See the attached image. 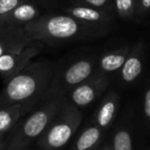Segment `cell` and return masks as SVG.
I'll return each instance as SVG.
<instances>
[{
  "instance_id": "obj_22",
  "label": "cell",
  "mask_w": 150,
  "mask_h": 150,
  "mask_svg": "<svg viewBox=\"0 0 150 150\" xmlns=\"http://www.w3.org/2000/svg\"><path fill=\"white\" fill-rule=\"evenodd\" d=\"M4 143H5V139L2 137H0V150H4Z\"/></svg>"
},
{
  "instance_id": "obj_17",
  "label": "cell",
  "mask_w": 150,
  "mask_h": 150,
  "mask_svg": "<svg viewBox=\"0 0 150 150\" xmlns=\"http://www.w3.org/2000/svg\"><path fill=\"white\" fill-rule=\"evenodd\" d=\"M138 0H113L114 9L122 20H132L137 15Z\"/></svg>"
},
{
  "instance_id": "obj_4",
  "label": "cell",
  "mask_w": 150,
  "mask_h": 150,
  "mask_svg": "<svg viewBox=\"0 0 150 150\" xmlns=\"http://www.w3.org/2000/svg\"><path fill=\"white\" fill-rule=\"evenodd\" d=\"M82 121V112L65 97L37 144L44 150H59L74 136Z\"/></svg>"
},
{
  "instance_id": "obj_8",
  "label": "cell",
  "mask_w": 150,
  "mask_h": 150,
  "mask_svg": "<svg viewBox=\"0 0 150 150\" xmlns=\"http://www.w3.org/2000/svg\"><path fill=\"white\" fill-rule=\"evenodd\" d=\"M34 42L27 35L24 27L0 26V57L9 52H21Z\"/></svg>"
},
{
  "instance_id": "obj_14",
  "label": "cell",
  "mask_w": 150,
  "mask_h": 150,
  "mask_svg": "<svg viewBox=\"0 0 150 150\" xmlns=\"http://www.w3.org/2000/svg\"><path fill=\"white\" fill-rule=\"evenodd\" d=\"M27 113V108L19 103L0 106V137L4 138Z\"/></svg>"
},
{
  "instance_id": "obj_9",
  "label": "cell",
  "mask_w": 150,
  "mask_h": 150,
  "mask_svg": "<svg viewBox=\"0 0 150 150\" xmlns=\"http://www.w3.org/2000/svg\"><path fill=\"white\" fill-rule=\"evenodd\" d=\"M63 13L83 23L106 28L110 27L114 21L112 13L84 4H77L66 7L63 9Z\"/></svg>"
},
{
  "instance_id": "obj_5",
  "label": "cell",
  "mask_w": 150,
  "mask_h": 150,
  "mask_svg": "<svg viewBox=\"0 0 150 150\" xmlns=\"http://www.w3.org/2000/svg\"><path fill=\"white\" fill-rule=\"evenodd\" d=\"M97 61L98 59L96 57H84L71 63L60 74L56 71L52 88L66 97L73 88L83 82L96 72Z\"/></svg>"
},
{
  "instance_id": "obj_16",
  "label": "cell",
  "mask_w": 150,
  "mask_h": 150,
  "mask_svg": "<svg viewBox=\"0 0 150 150\" xmlns=\"http://www.w3.org/2000/svg\"><path fill=\"white\" fill-rule=\"evenodd\" d=\"M112 150H134L132 132L125 125H121L115 131L112 140Z\"/></svg>"
},
{
  "instance_id": "obj_21",
  "label": "cell",
  "mask_w": 150,
  "mask_h": 150,
  "mask_svg": "<svg viewBox=\"0 0 150 150\" xmlns=\"http://www.w3.org/2000/svg\"><path fill=\"white\" fill-rule=\"evenodd\" d=\"M150 13V0H138L137 1V16L147 15Z\"/></svg>"
},
{
  "instance_id": "obj_11",
  "label": "cell",
  "mask_w": 150,
  "mask_h": 150,
  "mask_svg": "<svg viewBox=\"0 0 150 150\" xmlns=\"http://www.w3.org/2000/svg\"><path fill=\"white\" fill-rule=\"evenodd\" d=\"M40 16L39 8L28 1L20 4L9 13L0 17V26L5 27H24Z\"/></svg>"
},
{
  "instance_id": "obj_13",
  "label": "cell",
  "mask_w": 150,
  "mask_h": 150,
  "mask_svg": "<svg viewBox=\"0 0 150 150\" xmlns=\"http://www.w3.org/2000/svg\"><path fill=\"white\" fill-rule=\"evenodd\" d=\"M129 50L131 47L129 45H123L105 52L97 61V71L107 75L119 71L127 60Z\"/></svg>"
},
{
  "instance_id": "obj_10",
  "label": "cell",
  "mask_w": 150,
  "mask_h": 150,
  "mask_svg": "<svg viewBox=\"0 0 150 150\" xmlns=\"http://www.w3.org/2000/svg\"><path fill=\"white\" fill-rule=\"evenodd\" d=\"M144 67V46L142 42L131 48L125 62L119 70V76L123 83L132 84L141 76Z\"/></svg>"
},
{
  "instance_id": "obj_20",
  "label": "cell",
  "mask_w": 150,
  "mask_h": 150,
  "mask_svg": "<svg viewBox=\"0 0 150 150\" xmlns=\"http://www.w3.org/2000/svg\"><path fill=\"white\" fill-rule=\"evenodd\" d=\"M26 1L27 0H0V17L9 13Z\"/></svg>"
},
{
  "instance_id": "obj_24",
  "label": "cell",
  "mask_w": 150,
  "mask_h": 150,
  "mask_svg": "<svg viewBox=\"0 0 150 150\" xmlns=\"http://www.w3.org/2000/svg\"><path fill=\"white\" fill-rule=\"evenodd\" d=\"M97 150H101V148H99V149H97Z\"/></svg>"
},
{
  "instance_id": "obj_1",
  "label": "cell",
  "mask_w": 150,
  "mask_h": 150,
  "mask_svg": "<svg viewBox=\"0 0 150 150\" xmlns=\"http://www.w3.org/2000/svg\"><path fill=\"white\" fill-rule=\"evenodd\" d=\"M54 74L56 68L48 60L32 62L6 83L0 93V106L19 103L32 111L50 95Z\"/></svg>"
},
{
  "instance_id": "obj_15",
  "label": "cell",
  "mask_w": 150,
  "mask_h": 150,
  "mask_svg": "<svg viewBox=\"0 0 150 150\" xmlns=\"http://www.w3.org/2000/svg\"><path fill=\"white\" fill-rule=\"evenodd\" d=\"M104 131L95 123L86 127L73 144L72 150H97L102 141Z\"/></svg>"
},
{
  "instance_id": "obj_18",
  "label": "cell",
  "mask_w": 150,
  "mask_h": 150,
  "mask_svg": "<svg viewBox=\"0 0 150 150\" xmlns=\"http://www.w3.org/2000/svg\"><path fill=\"white\" fill-rule=\"evenodd\" d=\"M78 2L79 4L88 5V6L107 11L109 13H112L113 7H114L113 0H78Z\"/></svg>"
},
{
  "instance_id": "obj_23",
  "label": "cell",
  "mask_w": 150,
  "mask_h": 150,
  "mask_svg": "<svg viewBox=\"0 0 150 150\" xmlns=\"http://www.w3.org/2000/svg\"><path fill=\"white\" fill-rule=\"evenodd\" d=\"M101 150H112V146L111 145H106L104 147L101 148Z\"/></svg>"
},
{
  "instance_id": "obj_2",
  "label": "cell",
  "mask_w": 150,
  "mask_h": 150,
  "mask_svg": "<svg viewBox=\"0 0 150 150\" xmlns=\"http://www.w3.org/2000/svg\"><path fill=\"white\" fill-rule=\"evenodd\" d=\"M33 41L59 45L102 36L109 28L86 24L69 15H44L24 26Z\"/></svg>"
},
{
  "instance_id": "obj_19",
  "label": "cell",
  "mask_w": 150,
  "mask_h": 150,
  "mask_svg": "<svg viewBox=\"0 0 150 150\" xmlns=\"http://www.w3.org/2000/svg\"><path fill=\"white\" fill-rule=\"evenodd\" d=\"M143 116L146 125L150 127V82L146 86L143 95Z\"/></svg>"
},
{
  "instance_id": "obj_6",
  "label": "cell",
  "mask_w": 150,
  "mask_h": 150,
  "mask_svg": "<svg viewBox=\"0 0 150 150\" xmlns=\"http://www.w3.org/2000/svg\"><path fill=\"white\" fill-rule=\"evenodd\" d=\"M110 83L109 75L96 72L80 84L73 88L67 94V99L78 108H84L98 100L108 88Z\"/></svg>"
},
{
  "instance_id": "obj_12",
  "label": "cell",
  "mask_w": 150,
  "mask_h": 150,
  "mask_svg": "<svg viewBox=\"0 0 150 150\" xmlns=\"http://www.w3.org/2000/svg\"><path fill=\"white\" fill-rule=\"evenodd\" d=\"M119 108V96L115 91L107 92L95 114V125L105 131L112 125Z\"/></svg>"
},
{
  "instance_id": "obj_7",
  "label": "cell",
  "mask_w": 150,
  "mask_h": 150,
  "mask_svg": "<svg viewBox=\"0 0 150 150\" xmlns=\"http://www.w3.org/2000/svg\"><path fill=\"white\" fill-rule=\"evenodd\" d=\"M41 42L35 41L21 52H9L0 57V75L5 83L16 77L21 71L32 63L35 57L39 54L42 50Z\"/></svg>"
},
{
  "instance_id": "obj_3",
  "label": "cell",
  "mask_w": 150,
  "mask_h": 150,
  "mask_svg": "<svg viewBox=\"0 0 150 150\" xmlns=\"http://www.w3.org/2000/svg\"><path fill=\"white\" fill-rule=\"evenodd\" d=\"M64 98V95L52 88L50 96L22 117L7 134L4 150H27L34 142H37L50 125Z\"/></svg>"
},
{
  "instance_id": "obj_25",
  "label": "cell",
  "mask_w": 150,
  "mask_h": 150,
  "mask_svg": "<svg viewBox=\"0 0 150 150\" xmlns=\"http://www.w3.org/2000/svg\"><path fill=\"white\" fill-rule=\"evenodd\" d=\"M42 150H44V149H42Z\"/></svg>"
}]
</instances>
